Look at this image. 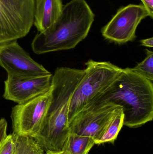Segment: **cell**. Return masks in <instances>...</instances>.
Masks as SVG:
<instances>
[{
    "label": "cell",
    "mask_w": 153,
    "mask_h": 154,
    "mask_svg": "<svg viewBox=\"0 0 153 154\" xmlns=\"http://www.w3.org/2000/svg\"><path fill=\"white\" fill-rule=\"evenodd\" d=\"M104 103L122 108L124 125L140 127L153 120V82L129 68L123 69L113 84L88 106Z\"/></svg>",
    "instance_id": "6da1fadb"
},
{
    "label": "cell",
    "mask_w": 153,
    "mask_h": 154,
    "mask_svg": "<svg viewBox=\"0 0 153 154\" xmlns=\"http://www.w3.org/2000/svg\"><path fill=\"white\" fill-rule=\"evenodd\" d=\"M95 15L85 0H72L63 6L56 22L31 43L38 55L74 48L88 36Z\"/></svg>",
    "instance_id": "7a4b0ae2"
},
{
    "label": "cell",
    "mask_w": 153,
    "mask_h": 154,
    "mask_svg": "<svg viewBox=\"0 0 153 154\" xmlns=\"http://www.w3.org/2000/svg\"><path fill=\"white\" fill-rule=\"evenodd\" d=\"M84 74V69L62 67L52 75L50 104L45 122L39 133L48 144L60 145L69 134L68 112L71 97Z\"/></svg>",
    "instance_id": "3957f363"
},
{
    "label": "cell",
    "mask_w": 153,
    "mask_h": 154,
    "mask_svg": "<svg viewBox=\"0 0 153 154\" xmlns=\"http://www.w3.org/2000/svg\"><path fill=\"white\" fill-rule=\"evenodd\" d=\"M75 90L68 112V123L78 112L102 95L119 77L123 69L109 62L89 60Z\"/></svg>",
    "instance_id": "277c9868"
},
{
    "label": "cell",
    "mask_w": 153,
    "mask_h": 154,
    "mask_svg": "<svg viewBox=\"0 0 153 154\" xmlns=\"http://www.w3.org/2000/svg\"><path fill=\"white\" fill-rule=\"evenodd\" d=\"M36 0H0V43L25 37L34 22Z\"/></svg>",
    "instance_id": "5b68a950"
},
{
    "label": "cell",
    "mask_w": 153,
    "mask_h": 154,
    "mask_svg": "<svg viewBox=\"0 0 153 154\" xmlns=\"http://www.w3.org/2000/svg\"><path fill=\"white\" fill-rule=\"evenodd\" d=\"M51 96V88L44 95L13 106L11 114L13 134L32 137L36 135L45 122Z\"/></svg>",
    "instance_id": "8992f818"
},
{
    "label": "cell",
    "mask_w": 153,
    "mask_h": 154,
    "mask_svg": "<svg viewBox=\"0 0 153 154\" xmlns=\"http://www.w3.org/2000/svg\"><path fill=\"white\" fill-rule=\"evenodd\" d=\"M149 16L143 4H130L121 7L102 30L106 39L117 44L132 42L136 38L137 26Z\"/></svg>",
    "instance_id": "52a82bcc"
},
{
    "label": "cell",
    "mask_w": 153,
    "mask_h": 154,
    "mask_svg": "<svg viewBox=\"0 0 153 154\" xmlns=\"http://www.w3.org/2000/svg\"><path fill=\"white\" fill-rule=\"evenodd\" d=\"M0 66L8 75L20 77H36L52 75L44 66L33 60L17 40L0 43Z\"/></svg>",
    "instance_id": "ba28073f"
},
{
    "label": "cell",
    "mask_w": 153,
    "mask_h": 154,
    "mask_svg": "<svg viewBox=\"0 0 153 154\" xmlns=\"http://www.w3.org/2000/svg\"><path fill=\"white\" fill-rule=\"evenodd\" d=\"M119 107L104 103L84 108L68 123L69 134L90 137L95 140Z\"/></svg>",
    "instance_id": "9c48e42d"
},
{
    "label": "cell",
    "mask_w": 153,
    "mask_h": 154,
    "mask_svg": "<svg viewBox=\"0 0 153 154\" xmlns=\"http://www.w3.org/2000/svg\"><path fill=\"white\" fill-rule=\"evenodd\" d=\"M52 75L36 77L8 75L4 82L3 97L23 104L48 92L52 87Z\"/></svg>",
    "instance_id": "30bf717a"
},
{
    "label": "cell",
    "mask_w": 153,
    "mask_h": 154,
    "mask_svg": "<svg viewBox=\"0 0 153 154\" xmlns=\"http://www.w3.org/2000/svg\"><path fill=\"white\" fill-rule=\"evenodd\" d=\"M62 0H36L33 24L39 32L48 29L61 15Z\"/></svg>",
    "instance_id": "8fae6325"
},
{
    "label": "cell",
    "mask_w": 153,
    "mask_h": 154,
    "mask_svg": "<svg viewBox=\"0 0 153 154\" xmlns=\"http://www.w3.org/2000/svg\"><path fill=\"white\" fill-rule=\"evenodd\" d=\"M123 126L124 114L122 108L119 107L113 116L94 140L95 145H99L106 143L114 144Z\"/></svg>",
    "instance_id": "7c38bea8"
},
{
    "label": "cell",
    "mask_w": 153,
    "mask_h": 154,
    "mask_svg": "<svg viewBox=\"0 0 153 154\" xmlns=\"http://www.w3.org/2000/svg\"><path fill=\"white\" fill-rule=\"evenodd\" d=\"M95 145L92 137L69 134L62 151L65 154H88Z\"/></svg>",
    "instance_id": "4fadbf2b"
},
{
    "label": "cell",
    "mask_w": 153,
    "mask_h": 154,
    "mask_svg": "<svg viewBox=\"0 0 153 154\" xmlns=\"http://www.w3.org/2000/svg\"><path fill=\"white\" fill-rule=\"evenodd\" d=\"M13 134L16 145L14 154H45L46 153L33 137Z\"/></svg>",
    "instance_id": "5bb4252c"
},
{
    "label": "cell",
    "mask_w": 153,
    "mask_h": 154,
    "mask_svg": "<svg viewBox=\"0 0 153 154\" xmlns=\"http://www.w3.org/2000/svg\"><path fill=\"white\" fill-rule=\"evenodd\" d=\"M146 57L141 63L131 70L141 76L153 81V52L148 49L145 50Z\"/></svg>",
    "instance_id": "9a60e30c"
},
{
    "label": "cell",
    "mask_w": 153,
    "mask_h": 154,
    "mask_svg": "<svg viewBox=\"0 0 153 154\" xmlns=\"http://www.w3.org/2000/svg\"><path fill=\"white\" fill-rule=\"evenodd\" d=\"M16 148L13 134L7 135L0 146V154H14Z\"/></svg>",
    "instance_id": "2e32d148"
},
{
    "label": "cell",
    "mask_w": 153,
    "mask_h": 154,
    "mask_svg": "<svg viewBox=\"0 0 153 154\" xmlns=\"http://www.w3.org/2000/svg\"><path fill=\"white\" fill-rule=\"evenodd\" d=\"M7 123L4 118L0 119V146L7 136Z\"/></svg>",
    "instance_id": "e0dca14e"
},
{
    "label": "cell",
    "mask_w": 153,
    "mask_h": 154,
    "mask_svg": "<svg viewBox=\"0 0 153 154\" xmlns=\"http://www.w3.org/2000/svg\"><path fill=\"white\" fill-rule=\"evenodd\" d=\"M143 5L149 13V16L153 17V0H141Z\"/></svg>",
    "instance_id": "ac0fdd59"
},
{
    "label": "cell",
    "mask_w": 153,
    "mask_h": 154,
    "mask_svg": "<svg viewBox=\"0 0 153 154\" xmlns=\"http://www.w3.org/2000/svg\"><path fill=\"white\" fill-rule=\"evenodd\" d=\"M141 45L148 48H153V38H151L146 39L142 40L141 41Z\"/></svg>",
    "instance_id": "d6986e66"
},
{
    "label": "cell",
    "mask_w": 153,
    "mask_h": 154,
    "mask_svg": "<svg viewBox=\"0 0 153 154\" xmlns=\"http://www.w3.org/2000/svg\"><path fill=\"white\" fill-rule=\"evenodd\" d=\"M45 154H65L63 151L59 152H46Z\"/></svg>",
    "instance_id": "ffe728a7"
},
{
    "label": "cell",
    "mask_w": 153,
    "mask_h": 154,
    "mask_svg": "<svg viewBox=\"0 0 153 154\" xmlns=\"http://www.w3.org/2000/svg\"></svg>",
    "instance_id": "44dd1931"
}]
</instances>
